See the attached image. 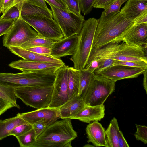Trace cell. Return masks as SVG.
<instances>
[{
  "instance_id": "obj_28",
  "label": "cell",
  "mask_w": 147,
  "mask_h": 147,
  "mask_svg": "<svg viewBox=\"0 0 147 147\" xmlns=\"http://www.w3.org/2000/svg\"><path fill=\"white\" fill-rule=\"evenodd\" d=\"M16 137L20 147H35L37 137L33 128L25 133Z\"/></svg>"
},
{
  "instance_id": "obj_27",
  "label": "cell",
  "mask_w": 147,
  "mask_h": 147,
  "mask_svg": "<svg viewBox=\"0 0 147 147\" xmlns=\"http://www.w3.org/2000/svg\"><path fill=\"white\" fill-rule=\"evenodd\" d=\"M0 98L13 104L14 107L19 109L17 104L18 98L15 92V88L0 84Z\"/></svg>"
},
{
  "instance_id": "obj_5",
  "label": "cell",
  "mask_w": 147,
  "mask_h": 147,
  "mask_svg": "<svg viewBox=\"0 0 147 147\" xmlns=\"http://www.w3.org/2000/svg\"><path fill=\"white\" fill-rule=\"evenodd\" d=\"M115 87V82L100 74L93 73L88 88L82 96L86 105H100L104 104L114 92Z\"/></svg>"
},
{
  "instance_id": "obj_31",
  "label": "cell",
  "mask_w": 147,
  "mask_h": 147,
  "mask_svg": "<svg viewBox=\"0 0 147 147\" xmlns=\"http://www.w3.org/2000/svg\"><path fill=\"white\" fill-rule=\"evenodd\" d=\"M136 131L134 134V136L136 140L140 141L146 144L147 143V127L144 125L135 124Z\"/></svg>"
},
{
  "instance_id": "obj_50",
  "label": "cell",
  "mask_w": 147,
  "mask_h": 147,
  "mask_svg": "<svg viewBox=\"0 0 147 147\" xmlns=\"http://www.w3.org/2000/svg\"><path fill=\"white\" fill-rule=\"evenodd\" d=\"M94 146L93 145H91L89 144H87L85 145H84L83 147H93Z\"/></svg>"
},
{
  "instance_id": "obj_19",
  "label": "cell",
  "mask_w": 147,
  "mask_h": 147,
  "mask_svg": "<svg viewBox=\"0 0 147 147\" xmlns=\"http://www.w3.org/2000/svg\"><path fill=\"white\" fill-rule=\"evenodd\" d=\"M8 48L12 53L25 60L65 64L61 59L39 54L20 47H9Z\"/></svg>"
},
{
  "instance_id": "obj_37",
  "label": "cell",
  "mask_w": 147,
  "mask_h": 147,
  "mask_svg": "<svg viewBox=\"0 0 147 147\" xmlns=\"http://www.w3.org/2000/svg\"><path fill=\"white\" fill-rule=\"evenodd\" d=\"M94 0H79L81 11L84 15L90 13L93 7Z\"/></svg>"
},
{
  "instance_id": "obj_15",
  "label": "cell",
  "mask_w": 147,
  "mask_h": 147,
  "mask_svg": "<svg viewBox=\"0 0 147 147\" xmlns=\"http://www.w3.org/2000/svg\"><path fill=\"white\" fill-rule=\"evenodd\" d=\"M146 69L121 65H113L104 69L99 74L116 82L123 79L136 78L143 74Z\"/></svg>"
},
{
  "instance_id": "obj_29",
  "label": "cell",
  "mask_w": 147,
  "mask_h": 147,
  "mask_svg": "<svg viewBox=\"0 0 147 147\" xmlns=\"http://www.w3.org/2000/svg\"><path fill=\"white\" fill-rule=\"evenodd\" d=\"M93 73L84 69L80 70L78 95L82 96L85 93L90 82Z\"/></svg>"
},
{
  "instance_id": "obj_12",
  "label": "cell",
  "mask_w": 147,
  "mask_h": 147,
  "mask_svg": "<svg viewBox=\"0 0 147 147\" xmlns=\"http://www.w3.org/2000/svg\"><path fill=\"white\" fill-rule=\"evenodd\" d=\"M121 42L146 50L147 45V23L133 24L121 35L111 42Z\"/></svg>"
},
{
  "instance_id": "obj_18",
  "label": "cell",
  "mask_w": 147,
  "mask_h": 147,
  "mask_svg": "<svg viewBox=\"0 0 147 147\" xmlns=\"http://www.w3.org/2000/svg\"><path fill=\"white\" fill-rule=\"evenodd\" d=\"M86 130L88 142H91L96 147H107L105 130L98 121H94L87 125Z\"/></svg>"
},
{
  "instance_id": "obj_4",
  "label": "cell",
  "mask_w": 147,
  "mask_h": 147,
  "mask_svg": "<svg viewBox=\"0 0 147 147\" xmlns=\"http://www.w3.org/2000/svg\"><path fill=\"white\" fill-rule=\"evenodd\" d=\"M97 20L90 18L85 20L82 29L78 35L76 48L70 60L73 63L74 67L81 70L86 66L92 49Z\"/></svg>"
},
{
  "instance_id": "obj_2",
  "label": "cell",
  "mask_w": 147,
  "mask_h": 147,
  "mask_svg": "<svg viewBox=\"0 0 147 147\" xmlns=\"http://www.w3.org/2000/svg\"><path fill=\"white\" fill-rule=\"evenodd\" d=\"M56 121L48 126L37 138L35 147H71L77 137L71 119Z\"/></svg>"
},
{
  "instance_id": "obj_34",
  "label": "cell",
  "mask_w": 147,
  "mask_h": 147,
  "mask_svg": "<svg viewBox=\"0 0 147 147\" xmlns=\"http://www.w3.org/2000/svg\"><path fill=\"white\" fill-rule=\"evenodd\" d=\"M32 128V125L25 123L20 125L16 127L11 132L10 136H13L17 137L20 136Z\"/></svg>"
},
{
  "instance_id": "obj_35",
  "label": "cell",
  "mask_w": 147,
  "mask_h": 147,
  "mask_svg": "<svg viewBox=\"0 0 147 147\" xmlns=\"http://www.w3.org/2000/svg\"><path fill=\"white\" fill-rule=\"evenodd\" d=\"M127 0H117L104 9L103 11L105 15H107L111 13L120 11L121 5Z\"/></svg>"
},
{
  "instance_id": "obj_32",
  "label": "cell",
  "mask_w": 147,
  "mask_h": 147,
  "mask_svg": "<svg viewBox=\"0 0 147 147\" xmlns=\"http://www.w3.org/2000/svg\"><path fill=\"white\" fill-rule=\"evenodd\" d=\"M69 11L78 16H81V9L79 0H64Z\"/></svg>"
},
{
  "instance_id": "obj_8",
  "label": "cell",
  "mask_w": 147,
  "mask_h": 147,
  "mask_svg": "<svg viewBox=\"0 0 147 147\" xmlns=\"http://www.w3.org/2000/svg\"><path fill=\"white\" fill-rule=\"evenodd\" d=\"M38 35L21 17L14 21L10 30L4 35L3 45L7 48L9 47H20Z\"/></svg>"
},
{
  "instance_id": "obj_48",
  "label": "cell",
  "mask_w": 147,
  "mask_h": 147,
  "mask_svg": "<svg viewBox=\"0 0 147 147\" xmlns=\"http://www.w3.org/2000/svg\"><path fill=\"white\" fill-rule=\"evenodd\" d=\"M143 74L144 75L143 85L146 92L147 94V69L145 70Z\"/></svg>"
},
{
  "instance_id": "obj_9",
  "label": "cell",
  "mask_w": 147,
  "mask_h": 147,
  "mask_svg": "<svg viewBox=\"0 0 147 147\" xmlns=\"http://www.w3.org/2000/svg\"><path fill=\"white\" fill-rule=\"evenodd\" d=\"M21 17L42 37L57 40L64 38L61 29L53 18L33 16H24Z\"/></svg>"
},
{
  "instance_id": "obj_1",
  "label": "cell",
  "mask_w": 147,
  "mask_h": 147,
  "mask_svg": "<svg viewBox=\"0 0 147 147\" xmlns=\"http://www.w3.org/2000/svg\"><path fill=\"white\" fill-rule=\"evenodd\" d=\"M97 20L92 49L99 48L111 42L134 24L124 17L120 11L107 15L103 11Z\"/></svg>"
},
{
  "instance_id": "obj_36",
  "label": "cell",
  "mask_w": 147,
  "mask_h": 147,
  "mask_svg": "<svg viewBox=\"0 0 147 147\" xmlns=\"http://www.w3.org/2000/svg\"><path fill=\"white\" fill-rule=\"evenodd\" d=\"M14 21L0 18V36L8 32L13 26Z\"/></svg>"
},
{
  "instance_id": "obj_22",
  "label": "cell",
  "mask_w": 147,
  "mask_h": 147,
  "mask_svg": "<svg viewBox=\"0 0 147 147\" xmlns=\"http://www.w3.org/2000/svg\"><path fill=\"white\" fill-rule=\"evenodd\" d=\"M20 15L21 16H33L53 18L52 12L48 8L41 7L26 1L21 4Z\"/></svg>"
},
{
  "instance_id": "obj_47",
  "label": "cell",
  "mask_w": 147,
  "mask_h": 147,
  "mask_svg": "<svg viewBox=\"0 0 147 147\" xmlns=\"http://www.w3.org/2000/svg\"><path fill=\"white\" fill-rule=\"evenodd\" d=\"M15 5V0H4L2 13H4Z\"/></svg>"
},
{
  "instance_id": "obj_33",
  "label": "cell",
  "mask_w": 147,
  "mask_h": 147,
  "mask_svg": "<svg viewBox=\"0 0 147 147\" xmlns=\"http://www.w3.org/2000/svg\"><path fill=\"white\" fill-rule=\"evenodd\" d=\"M113 65H121L144 69H147V63L142 61H114Z\"/></svg>"
},
{
  "instance_id": "obj_14",
  "label": "cell",
  "mask_w": 147,
  "mask_h": 147,
  "mask_svg": "<svg viewBox=\"0 0 147 147\" xmlns=\"http://www.w3.org/2000/svg\"><path fill=\"white\" fill-rule=\"evenodd\" d=\"M17 115L32 125L39 120L44 119L47 127L61 118L59 108L49 107Z\"/></svg>"
},
{
  "instance_id": "obj_20",
  "label": "cell",
  "mask_w": 147,
  "mask_h": 147,
  "mask_svg": "<svg viewBox=\"0 0 147 147\" xmlns=\"http://www.w3.org/2000/svg\"><path fill=\"white\" fill-rule=\"evenodd\" d=\"M146 10H147V0H128L120 10V12L127 19L134 22Z\"/></svg>"
},
{
  "instance_id": "obj_49",
  "label": "cell",
  "mask_w": 147,
  "mask_h": 147,
  "mask_svg": "<svg viewBox=\"0 0 147 147\" xmlns=\"http://www.w3.org/2000/svg\"><path fill=\"white\" fill-rule=\"evenodd\" d=\"M4 0H0V14L2 13V9Z\"/></svg>"
},
{
  "instance_id": "obj_6",
  "label": "cell",
  "mask_w": 147,
  "mask_h": 147,
  "mask_svg": "<svg viewBox=\"0 0 147 147\" xmlns=\"http://www.w3.org/2000/svg\"><path fill=\"white\" fill-rule=\"evenodd\" d=\"M53 85L44 87L25 86L15 88L18 98L26 105L39 109L49 107L51 100Z\"/></svg>"
},
{
  "instance_id": "obj_42",
  "label": "cell",
  "mask_w": 147,
  "mask_h": 147,
  "mask_svg": "<svg viewBox=\"0 0 147 147\" xmlns=\"http://www.w3.org/2000/svg\"><path fill=\"white\" fill-rule=\"evenodd\" d=\"M101 63V60L100 59L94 60L86 65L83 69L94 73V71L99 67Z\"/></svg>"
},
{
  "instance_id": "obj_21",
  "label": "cell",
  "mask_w": 147,
  "mask_h": 147,
  "mask_svg": "<svg viewBox=\"0 0 147 147\" xmlns=\"http://www.w3.org/2000/svg\"><path fill=\"white\" fill-rule=\"evenodd\" d=\"M85 105L82 96H74L59 108L60 118H70L81 110Z\"/></svg>"
},
{
  "instance_id": "obj_13",
  "label": "cell",
  "mask_w": 147,
  "mask_h": 147,
  "mask_svg": "<svg viewBox=\"0 0 147 147\" xmlns=\"http://www.w3.org/2000/svg\"><path fill=\"white\" fill-rule=\"evenodd\" d=\"M65 64L51 62L29 61L24 59L13 61L8 65L10 67L22 72H45L55 73Z\"/></svg>"
},
{
  "instance_id": "obj_11",
  "label": "cell",
  "mask_w": 147,
  "mask_h": 147,
  "mask_svg": "<svg viewBox=\"0 0 147 147\" xmlns=\"http://www.w3.org/2000/svg\"><path fill=\"white\" fill-rule=\"evenodd\" d=\"M69 66L64 65L55 72V78L49 107L59 108L68 100Z\"/></svg>"
},
{
  "instance_id": "obj_38",
  "label": "cell",
  "mask_w": 147,
  "mask_h": 147,
  "mask_svg": "<svg viewBox=\"0 0 147 147\" xmlns=\"http://www.w3.org/2000/svg\"><path fill=\"white\" fill-rule=\"evenodd\" d=\"M32 125L37 138L47 127L45 121L44 119L39 120L34 123Z\"/></svg>"
},
{
  "instance_id": "obj_25",
  "label": "cell",
  "mask_w": 147,
  "mask_h": 147,
  "mask_svg": "<svg viewBox=\"0 0 147 147\" xmlns=\"http://www.w3.org/2000/svg\"><path fill=\"white\" fill-rule=\"evenodd\" d=\"M80 70L74 67H69L68 80V100L78 95L80 79Z\"/></svg>"
},
{
  "instance_id": "obj_26",
  "label": "cell",
  "mask_w": 147,
  "mask_h": 147,
  "mask_svg": "<svg viewBox=\"0 0 147 147\" xmlns=\"http://www.w3.org/2000/svg\"><path fill=\"white\" fill-rule=\"evenodd\" d=\"M59 40L43 38L38 35L36 37L22 45L20 47L25 49L42 46L51 48L54 43Z\"/></svg>"
},
{
  "instance_id": "obj_17",
  "label": "cell",
  "mask_w": 147,
  "mask_h": 147,
  "mask_svg": "<svg viewBox=\"0 0 147 147\" xmlns=\"http://www.w3.org/2000/svg\"><path fill=\"white\" fill-rule=\"evenodd\" d=\"M105 111L104 104L96 106L86 105L81 110L70 118L89 123L91 122L100 121L104 117Z\"/></svg>"
},
{
  "instance_id": "obj_3",
  "label": "cell",
  "mask_w": 147,
  "mask_h": 147,
  "mask_svg": "<svg viewBox=\"0 0 147 147\" xmlns=\"http://www.w3.org/2000/svg\"><path fill=\"white\" fill-rule=\"evenodd\" d=\"M145 52L140 48L125 42H111L99 48L92 49L86 65L93 60L103 58L114 61H142L147 63Z\"/></svg>"
},
{
  "instance_id": "obj_39",
  "label": "cell",
  "mask_w": 147,
  "mask_h": 147,
  "mask_svg": "<svg viewBox=\"0 0 147 147\" xmlns=\"http://www.w3.org/2000/svg\"><path fill=\"white\" fill-rule=\"evenodd\" d=\"M24 49L39 54L52 57L51 55V48H50L38 46L32 47Z\"/></svg>"
},
{
  "instance_id": "obj_23",
  "label": "cell",
  "mask_w": 147,
  "mask_h": 147,
  "mask_svg": "<svg viewBox=\"0 0 147 147\" xmlns=\"http://www.w3.org/2000/svg\"><path fill=\"white\" fill-rule=\"evenodd\" d=\"M27 123L17 115L4 120L0 119V140L9 136L11 132L17 126Z\"/></svg>"
},
{
  "instance_id": "obj_41",
  "label": "cell",
  "mask_w": 147,
  "mask_h": 147,
  "mask_svg": "<svg viewBox=\"0 0 147 147\" xmlns=\"http://www.w3.org/2000/svg\"><path fill=\"white\" fill-rule=\"evenodd\" d=\"M117 0H94L93 7L105 9Z\"/></svg>"
},
{
  "instance_id": "obj_44",
  "label": "cell",
  "mask_w": 147,
  "mask_h": 147,
  "mask_svg": "<svg viewBox=\"0 0 147 147\" xmlns=\"http://www.w3.org/2000/svg\"><path fill=\"white\" fill-rule=\"evenodd\" d=\"M13 107H14L13 104L0 98V116Z\"/></svg>"
},
{
  "instance_id": "obj_30",
  "label": "cell",
  "mask_w": 147,
  "mask_h": 147,
  "mask_svg": "<svg viewBox=\"0 0 147 147\" xmlns=\"http://www.w3.org/2000/svg\"><path fill=\"white\" fill-rule=\"evenodd\" d=\"M3 13L0 18L7 20H15L21 17L20 11L16 5L12 7Z\"/></svg>"
},
{
  "instance_id": "obj_10",
  "label": "cell",
  "mask_w": 147,
  "mask_h": 147,
  "mask_svg": "<svg viewBox=\"0 0 147 147\" xmlns=\"http://www.w3.org/2000/svg\"><path fill=\"white\" fill-rule=\"evenodd\" d=\"M45 81L43 74L40 72H0V84L14 88L25 86H42Z\"/></svg>"
},
{
  "instance_id": "obj_16",
  "label": "cell",
  "mask_w": 147,
  "mask_h": 147,
  "mask_svg": "<svg viewBox=\"0 0 147 147\" xmlns=\"http://www.w3.org/2000/svg\"><path fill=\"white\" fill-rule=\"evenodd\" d=\"M78 34H75L59 40L51 48V57L58 59L67 55H72L76 49Z\"/></svg>"
},
{
  "instance_id": "obj_7",
  "label": "cell",
  "mask_w": 147,
  "mask_h": 147,
  "mask_svg": "<svg viewBox=\"0 0 147 147\" xmlns=\"http://www.w3.org/2000/svg\"><path fill=\"white\" fill-rule=\"evenodd\" d=\"M49 4L54 20L61 29L64 38L80 34L85 21L84 16L76 15L69 11Z\"/></svg>"
},
{
  "instance_id": "obj_43",
  "label": "cell",
  "mask_w": 147,
  "mask_h": 147,
  "mask_svg": "<svg viewBox=\"0 0 147 147\" xmlns=\"http://www.w3.org/2000/svg\"><path fill=\"white\" fill-rule=\"evenodd\" d=\"M44 1L49 4H51L55 7L68 11L64 0H44Z\"/></svg>"
},
{
  "instance_id": "obj_24",
  "label": "cell",
  "mask_w": 147,
  "mask_h": 147,
  "mask_svg": "<svg viewBox=\"0 0 147 147\" xmlns=\"http://www.w3.org/2000/svg\"><path fill=\"white\" fill-rule=\"evenodd\" d=\"M120 129L117 119L113 117L105 130L107 147H119L118 133Z\"/></svg>"
},
{
  "instance_id": "obj_40",
  "label": "cell",
  "mask_w": 147,
  "mask_h": 147,
  "mask_svg": "<svg viewBox=\"0 0 147 147\" xmlns=\"http://www.w3.org/2000/svg\"><path fill=\"white\" fill-rule=\"evenodd\" d=\"M98 59L101 60V63L98 68L96 69L94 72V73L96 74H99L105 68L113 65L114 61V60L108 58Z\"/></svg>"
},
{
  "instance_id": "obj_46",
  "label": "cell",
  "mask_w": 147,
  "mask_h": 147,
  "mask_svg": "<svg viewBox=\"0 0 147 147\" xmlns=\"http://www.w3.org/2000/svg\"><path fill=\"white\" fill-rule=\"evenodd\" d=\"M118 144L119 147H129V146L120 130L118 133Z\"/></svg>"
},
{
  "instance_id": "obj_45",
  "label": "cell",
  "mask_w": 147,
  "mask_h": 147,
  "mask_svg": "<svg viewBox=\"0 0 147 147\" xmlns=\"http://www.w3.org/2000/svg\"><path fill=\"white\" fill-rule=\"evenodd\" d=\"M134 24H139L147 23V10L140 15L134 21Z\"/></svg>"
}]
</instances>
